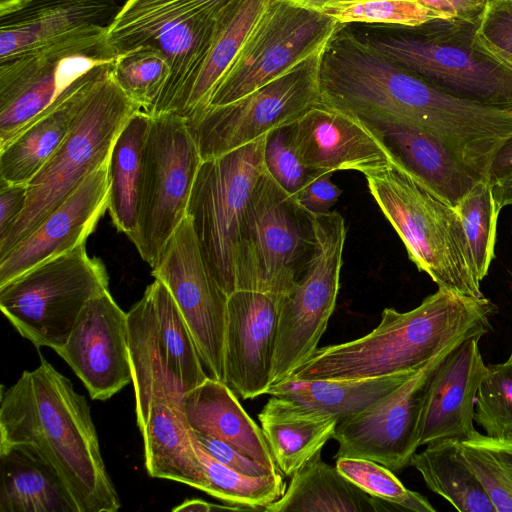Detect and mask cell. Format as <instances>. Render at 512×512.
Here are the masks:
<instances>
[{
	"mask_svg": "<svg viewBox=\"0 0 512 512\" xmlns=\"http://www.w3.org/2000/svg\"><path fill=\"white\" fill-rule=\"evenodd\" d=\"M464 340L445 347L366 410L338 422L333 435L338 443L335 459L364 458L393 472L410 465L419 448V424L428 380L446 355Z\"/></svg>",
	"mask_w": 512,
	"mask_h": 512,
	"instance_id": "obj_16",
	"label": "cell"
},
{
	"mask_svg": "<svg viewBox=\"0 0 512 512\" xmlns=\"http://www.w3.org/2000/svg\"><path fill=\"white\" fill-rule=\"evenodd\" d=\"M370 126L379 132L394 157L410 173L453 208L481 180L488 178L422 129L398 124Z\"/></svg>",
	"mask_w": 512,
	"mask_h": 512,
	"instance_id": "obj_23",
	"label": "cell"
},
{
	"mask_svg": "<svg viewBox=\"0 0 512 512\" xmlns=\"http://www.w3.org/2000/svg\"><path fill=\"white\" fill-rule=\"evenodd\" d=\"M365 177L371 196L418 270L438 288L484 297L455 208L432 193L395 157L385 168Z\"/></svg>",
	"mask_w": 512,
	"mask_h": 512,
	"instance_id": "obj_3",
	"label": "cell"
},
{
	"mask_svg": "<svg viewBox=\"0 0 512 512\" xmlns=\"http://www.w3.org/2000/svg\"><path fill=\"white\" fill-rule=\"evenodd\" d=\"M479 16L471 44L512 69V4L506 0L488 1Z\"/></svg>",
	"mask_w": 512,
	"mask_h": 512,
	"instance_id": "obj_43",
	"label": "cell"
},
{
	"mask_svg": "<svg viewBox=\"0 0 512 512\" xmlns=\"http://www.w3.org/2000/svg\"><path fill=\"white\" fill-rule=\"evenodd\" d=\"M107 65L92 70L58 106L0 149L1 181L28 184L43 168L70 133Z\"/></svg>",
	"mask_w": 512,
	"mask_h": 512,
	"instance_id": "obj_26",
	"label": "cell"
},
{
	"mask_svg": "<svg viewBox=\"0 0 512 512\" xmlns=\"http://www.w3.org/2000/svg\"><path fill=\"white\" fill-rule=\"evenodd\" d=\"M151 116L139 110L117 136L108 160V211L119 232L133 238L138 222L142 152Z\"/></svg>",
	"mask_w": 512,
	"mask_h": 512,
	"instance_id": "obj_33",
	"label": "cell"
},
{
	"mask_svg": "<svg viewBox=\"0 0 512 512\" xmlns=\"http://www.w3.org/2000/svg\"><path fill=\"white\" fill-rule=\"evenodd\" d=\"M322 13L340 24H370L421 27L449 20L444 14L427 8L416 0H352L331 4Z\"/></svg>",
	"mask_w": 512,
	"mask_h": 512,
	"instance_id": "obj_39",
	"label": "cell"
},
{
	"mask_svg": "<svg viewBox=\"0 0 512 512\" xmlns=\"http://www.w3.org/2000/svg\"><path fill=\"white\" fill-rule=\"evenodd\" d=\"M291 124L275 128L267 134L264 164L266 172L295 197L319 173L310 170L302 161L293 142Z\"/></svg>",
	"mask_w": 512,
	"mask_h": 512,
	"instance_id": "obj_42",
	"label": "cell"
},
{
	"mask_svg": "<svg viewBox=\"0 0 512 512\" xmlns=\"http://www.w3.org/2000/svg\"><path fill=\"white\" fill-rule=\"evenodd\" d=\"M148 287L152 294L158 331L168 362L189 390L208 377L195 341L166 285L155 279Z\"/></svg>",
	"mask_w": 512,
	"mask_h": 512,
	"instance_id": "obj_35",
	"label": "cell"
},
{
	"mask_svg": "<svg viewBox=\"0 0 512 512\" xmlns=\"http://www.w3.org/2000/svg\"><path fill=\"white\" fill-rule=\"evenodd\" d=\"M201 163L185 118L176 113L151 116L142 152L138 222L131 239L151 267L187 215Z\"/></svg>",
	"mask_w": 512,
	"mask_h": 512,
	"instance_id": "obj_9",
	"label": "cell"
},
{
	"mask_svg": "<svg viewBox=\"0 0 512 512\" xmlns=\"http://www.w3.org/2000/svg\"><path fill=\"white\" fill-rule=\"evenodd\" d=\"M261 428L276 466L292 476L333 438L338 420L313 416L274 396L258 414Z\"/></svg>",
	"mask_w": 512,
	"mask_h": 512,
	"instance_id": "obj_31",
	"label": "cell"
},
{
	"mask_svg": "<svg viewBox=\"0 0 512 512\" xmlns=\"http://www.w3.org/2000/svg\"><path fill=\"white\" fill-rule=\"evenodd\" d=\"M474 422L489 437L512 435V364L488 365L476 395Z\"/></svg>",
	"mask_w": 512,
	"mask_h": 512,
	"instance_id": "obj_41",
	"label": "cell"
},
{
	"mask_svg": "<svg viewBox=\"0 0 512 512\" xmlns=\"http://www.w3.org/2000/svg\"><path fill=\"white\" fill-rule=\"evenodd\" d=\"M340 23L288 0H269L208 106L236 101L321 51Z\"/></svg>",
	"mask_w": 512,
	"mask_h": 512,
	"instance_id": "obj_13",
	"label": "cell"
},
{
	"mask_svg": "<svg viewBox=\"0 0 512 512\" xmlns=\"http://www.w3.org/2000/svg\"><path fill=\"white\" fill-rule=\"evenodd\" d=\"M309 213L316 245L303 275L280 301L271 386L290 377L314 354L340 288L345 221L336 211Z\"/></svg>",
	"mask_w": 512,
	"mask_h": 512,
	"instance_id": "obj_12",
	"label": "cell"
},
{
	"mask_svg": "<svg viewBox=\"0 0 512 512\" xmlns=\"http://www.w3.org/2000/svg\"><path fill=\"white\" fill-rule=\"evenodd\" d=\"M506 1L512 4V0H506Z\"/></svg>",
	"mask_w": 512,
	"mask_h": 512,
	"instance_id": "obj_56",
	"label": "cell"
},
{
	"mask_svg": "<svg viewBox=\"0 0 512 512\" xmlns=\"http://www.w3.org/2000/svg\"><path fill=\"white\" fill-rule=\"evenodd\" d=\"M512 169V138L500 149L490 170V179L495 180Z\"/></svg>",
	"mask_w": 512,
	"mask_h": 512,
	"instance_id": "obj_49",
	"label": "cell"
},
{
	"mask_svg": "<svg viewBox=\"0 0 512 512\" xmlns=\"http://www.w3.org/2000/svg\"><path fill=\"white\" fill-rule=\"evenodd\" d=\"M415 372L360 380L287 378L272 385L267 394L289 401L304 413L341 422L381 400Z\"/></svg>",
	"mask_w": 512,
	"mask_h": 512,
	"instance_id": "obj_29",
	"label": "cell"
},
{
	"mask_svg": "<svg viewBox=\"0 0 512 512\" xmlns=\"http://www.w3.org/2000/svg\"><path fill=\"white\" fill-rule=\"evenodd\" d=\"M191 1L198 5L212 9L216 12H222L225 8H227L235 0H191Z\"/></svg>",
	"mask_w": 512,
	"mask_h": 512,
	"instance_id": "obj_53",
	"label": "cell"
},
{
	"mask_svg": "<svg viewBox=\"0 0 512 512\" xmlns=\"http://www.w3.org/2000/svg\"><path fill=\"white\" fill-rule=\"evenodd\" d=\"M472 336L456 346L431 374L419 424V447L471 437L477 432L474 411L478 388L488 373L479 341Z\"/></svg>",
	"mask_w": 512,
	"mask_h": 512,
	"instance_id": "obj_20",
	"label": "cell"
},
{
	"mask_svg": "<svg viewBox=\"0 0 512 512\" xmlns=\"http://www.w3.org/2000/svg\"><path fill=\"white\" fill-rule=\"evenodd\" d=\"M108 282L103 263L82 244L0 286V308L23 338L56 351L86 303L108 290Z\"/></svg>",
	"mask_w": 512,
	"mask_h": 512,
	"instance_id": "obj_6",
	"label": "cell"
},
{
	"mask_svg": "<svg viewBox=\"0 0 512 512\" xmlns=\"http://www.w3.org/2000/svg\"><path fill=\"white\" fill-rule=\"evenodd\" d=\"M266 136L202 160L187 207L206 262L228 296L236 291L235 262L242 219L266 171Z\"/></svg>",
	"mask_w": 512,
	"mask_h": 512,
	"instance_id": "obj_10",
	"label": "cell"
},
{
	"mask_svg": "<svg viewBox=\"0 0 512 512\" xmlns=\"http://www.w3.org/2000/svg\"><path fill=\"white\" fill-rule=\"evenodd\" d=\"M322 50L248 95L225 105L208 106L186 120L202 160L228 153L289 125L319 103Z\"/></svg>",
	"mask_w": 512,
	"mask_h": 512,
	"instance_id": "obj_14",
	"label": "cell"
},
{
	"mask_svg": "<svg viewBox=\"0 0 512 512\" xmlns=\"http://www.w3.org/2000/svg\"><path fill=\"white\" fill-rule=\"evenodd\" d=\"M454 208L461 220L471 256L482 281L495 257L497 222L501 210L490 179L481 180Z\"/></svg>",
	"mask_w": 512,
	"mask_h": 512,
	"instance_id": "obj_37",
	"label": "cell"
},
{
	"mask_svg": "<svg viewBox=\"0 0 512 512\" xmlns=\"http://www.w3.org/2000/svg\"><path fill=\"white\" fill-rule=\"evenodd\" d=\"M458 451L483 485L496 512H512V435L494 438L477 431L458 441Z\"/></svg>",
	"mask_w": 512,
	"mask_h": 512,
	"instance_id": "obj_36",
	"label": "cell"
},
{
	"mask_svg": "<svg viewBox=\"0 0 512 512\" xmlns=\"http://www.w3.org/2000/svg\"><path fill=\"white\" fill-rule=\"evenodd\" d=\"M120 8L117 0H32L0 17V62L108 29Z\"/></svg>",
	"mask_w": 512,
	"mask_h": 512,
	"instance_id": "obj_22",
	"label": "cell"
},
{
	"mask_svg": "<svg viewBox=\"0 0 512 512\" xmlns=\"http://www.w3.org/2000/svg\"><path fill=\"white\" fill-rule=\"evenodd\" d=\"M457 439L426 445L415 453L410 465L422 476L427 487L460 512H496L483 485L461 458Z\"/></svg>",
	"mask_w": 512,
	"mask_h": 512,
	"instance_id": "obj_34",
	"label": "cell"
},
{
	"mask_svg": "<svg viewBox=\"0 0 512 512\" xmlns=\"http://www.w3.org/2000/svg\"><path fill=\"white\" fill-rule=\"evenodd\" d=\"M108 160L0 260V286L34 266L86 243L108 210Z\"/></svg>",
	"mask_w": 512,
	"mask_h": 512,
	"instance_id": "obj_21",
	"label": "cell"
},
{
	"mask_svg": "<svg viewBox=\"0 0 512 512\" xmlns=\"http://www.w3.org/2000/svg\"><path fill=\"white\" fill-rule=\"evenodd\" d=\"M267 512H366L390 511L384 501L361 490L318 452L293 475L284 494L262 508Z\"/></svg>",
	"mask_w": 512,
	"mask_h": 512,
	"instance_id": "obj_30",
	"label": "cell"
},
{
	"mask_svg": "<svg viewBox=\"0 0 512 512\" xmlns=\"http://www.w3.org/2000/svg\"><path fill=\"white\" fill-rule=\"evenodd\" d=\"M331 175L332 173L316 175L295 196L306 211L314 214L331 212L342 194L341 189L332 182Z\"/></svg>",
	"mask_w": 512,
	"mask_h": 512,
	"instance_id": "obj_45",
	"label": "cell"
},
{
	"mask_svg": "<svg viewBox=\"0 0 512 512\" xmlns=\"http://www.w3.org/2000/svg\"><path fill=\"white\" fill-rule=\"evenodd\" d=\"M474 1H477V2H481V3H483V0H474Z\"/></svg>",
	"mask_w": 512,
	"mask_h": 512,
	"instance_id": "obj_55",
	"label": "cell"
},
{
	"mask_svg": "<svg viewBox=\"0 0 512 512\" xmlns=\"http://www.w3.org/2000/svg\"><path fill=\"white\" fill-rule=\"evenodd\" d=\"M269 0H235L217 18L216 29L200 71L177 113L186 120L205 110Z\"/></svg>",
	"mask_w": 512,
	"mask_h": 512,
	"instance_id": "obj_32",
	"label": "cell"
},
{
	"mask_svg": "<svg viewBox=\"0 0 512 512\" xmlns=\"http://www.w3.org/2000/svg\"><path fill=\"white\" fill-rule=\"evenodd\" d=\"M506 362L512 364V350Z\"/></svg>",
	"mask_w": 512,
	"mask_h": 512,
	"instance_id": "obj_54",
	"label": "cell"
},
{
	"mask_svg": "<svg viewBox=\"0 0 512 512\" xmlns=\"http://www.w3.org/2000/svg\"><path fill=\"white\" fill-rule=\"evenodd\" d=\"M147 473L204 491L206 480L198 458L194 434L179 404L155 398L140 429Z\"/></svg>",
	"mask_w": 512,
	"mask_h": 512,
	"instance_id": "obj_28",
	"label": "cell"
},
{
	"mask_svg": "<svg viewBox=\"0 0 512 512\" xmlns=\"http://www.w3.org/2000/svg\"><path fill=\"white\" fill-rule=\"evenodd\" d=\"M32 0H0V17L11 14L30 3Z\"/></svg>",
	"mask_w": 512,
	"mask_h": 512,
	"instance_id": "obj_51",
	"label": "cell"
},
{
	"mask_svg": "<svg viewBox=\"0 0 512 512\" xmlns=\"http://www.w3.org/2000/svg\"><path fill=\"white\" fill-rule=\"evenodd\" d=\"M193 434L196 442L209 455L238 473L251 477H260L279 473L269 470L224 441L201 433L193 432Z\"/></svg>",
	"mask_w": 512,
	"mask_h": 512,
	"instance_id": "obj_44",
	"label": "cell"
},
{
	"mask_svg": "<svg viewBox=\"0 0 512 512\" xmlns=\"http://www.w3.org/2000/svg\"><path fill=\"white\" fill-rule=\"evenodd\" d=\"M336 468L361 490L386 502L393 510L436 511L424 496L406 488L393 471L377 462L364 458L340 457L336 459Z\"/></svg>",
	"mask_w": 512,
	"mask_h": 512,
	"instance_id": "obj_40",
	"label": "cell"
},
{
	"mask_svg": "<svg viewBox=\"0 0 512 512\" xmlns=\"http://www.w3.org/2000/svg\"><path fill=\"white\" fill-rule=\"evenodd\" d=\"M432 10L438 11L448 17L449 20L457 19L472 14L483 8L481 2L474 0H416Z\"/></svg>",
	"mask_w": 512,
	"mask_h": 512,
	"instance_id": "obj_47",
	"label": "cell"
},
{
	"mask_svg": "<svg viewBox=\"0 0 512 512\" xmlns=\"http://www.w3.org/2000/svg\"><path fill=\"white\" fill-rule=\"evenodd\" d=\"M117 1H122V0H117ZM124 1H126V0H124Z\"/></svg>",
	"mask_w": 512,
	"mask_h": 512,
	"instance_id": "obj_57",
	"label": "cell"
},
{
	"mask_svg": "<svg viewBox=\"0 0 512 512\" xmlns=\"http://www.w3.org/2000/svg\"><path fill=\"white\" fill-rule=\"evenodd\" d=\"M112 74L122 91L148 113L167 84L170 66L161 51L143 45L117 55Z\"/></svg>",
	"mask_w": 512,
	"mask_h": 512,
	"instance_id": "obj_38",
	"label": "cell"
},
{
	"mask_svg": "<svg viewBox=\"0 0 512 512\" xmlns=\"http://www.w3.org/2000/svg\"><path fill=\"white\" fill-rule=\"evenodd\" d=\"M27 201V184L1 181L0 187V243L12 231Z\"/></svg>",
	"mask_w": 512,
	"mask_h": 512,
	"instance_id": "obj_46",
	"label": "cell"
},
{
	"mask_svg": "<svg viewBox=\"0 0 512 512\" xmlns=\"http://www.w3.org/2000/svg\"><path fill=\"white\" fill-rule=\"evenodd\" d=\"M281 297L254 290L228 296L224 335V383L243 399L267 394Z\"/></svg>",
	"mask_w": 512,
	"mask_h": 512,
	"instance_id": "obj_18",
	"label": "cell"
},
{
	"mask_svg": "<svg viewBox=\"0 0 512 512\" xmlns=\"http://www.w3.org/2000/svg\"><path fill=\"white\" fill-rule=\"evenodd\" d=\"M491 183L498 207L502 209L512 205V169Z\"/></svg>",
	"mask_w": 512,
	"mask_h": 512,
	"instance_id": "obj_48",
	"label": "cell"
},
{
	"mask_svg": "<svg viewBox=\"0 0 512 512\" xmlns=\"http://www.w3.org/2000/svg\"><path fill=\"white\" fill-rule=\"evenodd\" d=\"M496 312L485 296L438 288L412 310L385 308L380 323L358 339L317 348L288 378L360 380L414 372L448 345L487 334Z\"/></svg>",
	"mask_w": 512,
	"mask_h": 512,
	"instance_id": "obj_2",
	"label": "cell"
},
{
	"mask_svg": "<svg viewBox=\"0 0 512 512\" xmlns=\"http://www.w3.org/2000/svg\"><path fill=\"white\" fill-rule=\"evenodd\" d=\"M112 63L96 82L68 136L28 182L25 208L10 234L0 243V260L109 159L126 122L142 110L114 80Z\"/></svg>",
	"mask_w": 512,
	"mask_h": 512,
	"instance_id": "obj_4",
	"label": "cell"
},
{
	"mask_svg": "<svg viewBox=\"0 0 512 512\" xmlns=\"http://www.w3.org/2000/svg\"><path fill=\"white\" fill-rule=\"evenodd\" d=\"M174 512H211L214 511V504L201 499H189L172 509Z\"/></svg>",
	"mask_w": 512,
	"mask_h": 512,
	"instance_id": "obj_50",
	"label": "cell"
},
{
	"mask_svg": "<svg viewBox=\"0 0 512 512\" xmlns=\"http://www.w3.org/2000/svg\"><path fill=\"white\" fill-rule=\"evenodd\" d=\"M55 352L94 400H108L132 383L127 313L108 290L86 303L66 343Z\"/></svg>",
	"mask_w": 512,
	"mask_h": 512,
	"instance_id": "obj_17",
	"label": "cell"
},
{
	"mask_svg": "<svg viewBox=\"0 0 512 512\" xmlns=\"http://www.w3.org/2000/svg\"><path fill=\"white\" fill-rule=\"evenodd\" d=\"M316 241L310 213L266 171L242 219L236 250V290L285 296L306 270Z\"/></svg>",
	"mask_w": 512,
	"mask_h": 512,
	"instance_id": "obj_5",
	"label": "cell"
},
{
	"mask_svg": "<svg viewBox=\"0 0 512 512\" xmlns=\"http://www.w3.org/2000/svg\"><path fill=\"white\" fill-rule=\"evenodd\" d=\"M221 12L191 0H126L107 29L115 56L151 46L168 60L166 86L147 113H178L208 52Z\"/></svg>",
	"mask_w": 512,
	"mask_h": 512,
	"instance_id": "obj_7",
	"label": "cell"
},
{
	"mask_svg": "<svg viewBox=\"0 0 512 512\" xmlns=\"http://www.w3.org/2000/svg\"><path fill=\"white\" fill-rule=\"evenodd\" d=\"M386 58L442 89L480 103L512 109V69L477 50L415 28L345 24Z\"/></svg>",
	"mask_w": 512,
	"mask_h": 512,
	"instance_id": "obj_11",
	"label": "cell"
},
{
	"mask_svg": "<svg viewBox=\"0 0 512 512\" xmlns=\"http://www.w3.org/2000/svg\"><path fill=\"white\" fill-rule=\"evenodd\" d=\"M28 443L61 477L79 512H116L119 495L106 470L85 397L44 357L1 390L0 445Z\"/></svg>",
	"mask_w": 512,
	"mask_h": 512,
	"instance_id": "obj_1",
	"label": "cell"
},
{
	"mask_svg": "<svg viewBox=\"0 0 512 512\" xmlns=\"http://www.w3.org/2000/svg\"><path fill=\"white\" fill-rule=\"evenodd\" d=\"M0 512H79L53 467L28 443L0 445Z\"/></svg>",
	"mask_w": 512,
	"mask_h": 512,
	"instance_id": "obj_27",
	"label": "cell"
},
{
	"mask_svg": "<svg viewBox=\"0 0 512 512\" xmlns=\"http://www.w3.org/2000/svg\"><path fill=\"white\" fill-rule=\"evenodd\" d=\"M290 2L296 3L298 5H301L303 7L322 11L323 8L335 4L338 2H344V1H352V0H288Z\"/></svg>",
	"mask_w": 512,
	"mask_h": 512,
	"instance_id": "obj_52",
	"label": "cell"
},
{
	"mask_svg": "<svg viewBox=\"0 0 512 512\" xmlns=\"http://www.w3.org/2000/svg\"><path fill=\"white\" fill-rule=\"evenodd\" d=\"M98 30L0 62V149L116 56Z\"/></svg>",
	"mask_w": 512,
	"mask_h": 512,
	"instance_id": "obj_8",
	"label": "cell"
},
{
	"mask_svg": "<svg viewBox=\"0 0 512 512\" xmlns=\"http://www.w3.org/2000/svg\"><path fill=\"white\" fill-rule=\"evenodd\" d=\"M181 410L193 432L224 441L273 472H279L260 428L235 393L208 376L182 397Z\"/></svg>",
	"mask_w": 512,
	"mask_h": 512,
	"instance_id": "obj_24",
	"label": "cell"
},
{
	"mask_svg": "<svg viewBox=\"0 0 512 512\" xmlns=\"http://www.w3.org/2000/svg\"><path fill=\"white\" fill-rule=\"evenodd\" d=\"M291 132L302 161L315 173L356 170L367 175L394 158L374 127L321 101L291 124Z\"/></svg>",
	"mask_w": 512,
	"mask_h": 512,
	"instance_id": "obj_19",
	"label": "cell"
},
{
	"mask_svg": "<svg viewBox=\"0 0 512 512\" xmlns=\"http://www.w3.org/2000/svg\"><path fill=\"white\" fill-rule=\"evenodd\" d=\"M152 275L172 294L208 376L224 382L228 295L213 276L188 215L162 249Z\"/></svg>",
	"mask_w": 512,
	"mask_h": 512,
	"instance_id": "obj_15",
	"label": "cell"
},
{
	"mask_svg": "<svg viewBox=\"0 0 512 512\" xmlns=\"http://www.w3.org/2000/svg\"><path fill=\"white\" fill-rule=\"evenodd\" d=\"M132 384L137 425L141 429L155 398L181 404L187 387L174 373L159 335L149 287L127 312Z\"/></svg>",
	"mask_w": 512,
	"mask_h": 512,
	"instance_id": "obj_25",
	"label": "cell"
}]
</instances>
